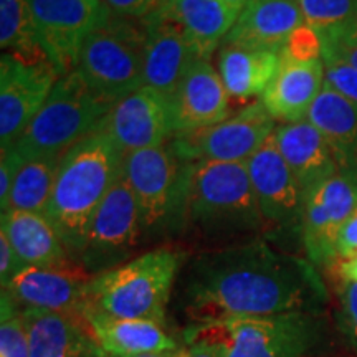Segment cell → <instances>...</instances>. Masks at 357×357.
Listing matches in <instances>:
<instances>
[{
	"label": "cell",
	"mask_w": 357,
	"mask_h": 357,
	"mask_svg": "<svg viewBox=\"0 0 357 357\" xmlns=\"http://www.w3.org/2000/svg\"><path fill=\"white\" fill-rule=\"evenodd\" d=\"M341 328L352 346L357 347V281L342 280L341 291Z\"/></svg>",
	"instance_id": "34"
},
{
	"label": "cell",
	"mask_w": 357,
	"mask_h": 357,
	"mask_svg": "<svg viewBox=\"0 0 357 357\" xmlns=\"http://www.w3.org/2000/svg\"><path fill=\"white\" fill-rule=\"evenodd\" d=\"M40 45L60 77L77 70L86 38L113 13L102 0H30Z\"/></svg>",
	"instance_id": "12"
},
{
	"label": "cell",
	"mask_w": 357,
	"mask_h": 357,
	"mask_svg": "<svg viewBox=\"0 0 357 357\" xmlns=\"http://www.w3.org/2000/svg\"><path fill=\"white\" fill-rule=\"evenodd\" d=\"M30 357H108L82 312L20 307Z\"/></svg>",
	"instance_id": "18"
},
{
	"label": "cell",
	"mask_w": 357,
	"mask_h": 357,
	"mask_svg": "<svg viewBox=\"0 0 357 357\" xmlns=\"http://www.w3.org/2000/svg\"><path fill=\"white\" fill-rule=\"evenodd\" d=\"M22 162H24V158L17 153L15 147H2V155H0V208H2V213L7 211L10 190Z\"/></svg>",
	"instance_id": "35"
},
{
	"label": "cell",
	"mask_w": 357,
	"mask_h": 357,
	"mask_svg": "<svg viewBox=\"0 0 357 357\" xmlns=\"http://www.w3.org/2000/svg\"><path fill=\"white\" fill-rule=\"evenodd\" d=\"M321 55H323L321 35L306 24L294 30L291 37L288 38L287 45H284L283 52H281V56L296 61L321 60Z\"/></svg>",
	"instance_id": "32"
},
{
	"label": "cell",
	"mask_w": 357,
	"mask_h": 357,
	"mask_svg": "<svg viewBox=\"0 0 357 357\" xmlns=\"http://www.w3.org/2000/svg\"><path fill=\"white\" fill-rule=\"evenodd\" d=\"M144 20L111 15L84 42L77 71L102 98L116 105L144 86Z\"/></svg>",
	"instance_id": "7"
},
{
	"label": "cell",
	"mask_w": 357,
	"mask_h": 357,
	"mask_svg": "<svg viewBox=\"0 0 357 357\" xmlns=\"http://www.w3.org/2000/svg\"><path fill=\"white\" fill-rule=\"evenodd\" d=\"M144 86L158 89L172 100L187 71L202 58L181 25L167 19L160 8L144 19Z\"/></svg>",
	"instance_id": "17"
},
{
	"label": "cell",
	"mask_w": 357,
	"mask_h": 357,
	"mask_svg": "<svg viewBox=\"0 0 357 357\" xmlns=\"http://www.w3.org/2000/svg\"><path fill=\"white\" fill-rule=\"evenodd\" d=\"M144 235L139 205L123 172L89 223L78 263L93 276L121 266L132 260Z\"/></svg>",
	"instance_id": "9"
},
{
	"label": "cell",
	"mask_w": 357,
	"mask_h": 357,
	"mask_svg": "<svg viewBox=\"0 0 357 357\" xmlns=\"http://www.w3.org/2000/svg\"><path fill=\"white\" fill-rule=\"evenodd\" d=\"M324 82L323 58L296 61L281 56V68L261 95V102L275 121H303L319 96Z\"/></svg>",
	"instance_id": "22"
},
{
	"label": "cell",
	"mask_w": 357,
	"mask_h": 357,
	"mask_svg": "<svg viewBox=\"0 0 357 357\" xmlns=\"http://www.w3.org/2000/svg\"><path fill=\"white\" fill-rule=\"evenodd\" d=\"M324 38L339 40V42H347V43H357V0H356L354 13H352L351 22H349V24H347L346 29L342 30L341 33L333 35V37H324Z\"/></svg>",
	"instance_id": "40"
},
{
	"label": "cell",
	"mask_w": 357,
	"mask_h": 357,
	"mask_svg": "<svg viewBox=\"0 0 357 357\" xmlns=\"http://www.w3.org/2000/svg\"><path fill=\"white\" fill-rule=\"evenodd\" d=\"M93 278L95 276L78 261L53 268L26 266L2 289L20 307L82 312Z\"/></svg>",
	"instance_id": "16"
},
{
	"label": "cell",
	"mask_w": 357,
	"mask_h": 357,
	"mask_svg": "<svg viewBox=\"0 0 357 357\" xmlns=\"http://www.w3.org/2000/svg\"><path fill=\"white\" fill-rule=\"evenodd\" d=\"M0 223V231L7 235L26 266L53 268L75 261L45 213L7 211Z\"/></svg>",
	"instance_id": "24"
},
{
	"label": "cell",
	"mask_w": 357,
	"mask_h": 357,
	"mask_svg": "<svg viewBox=\"0 0 357 357\" xmlns=\"http://www.w3.org/2000/svg\"><path fill=\"white\" fill-rule=\"evenodd\" d=\"M113 106L75 70L58 78L43 108L12 146L24 160L63 158L101 126Z\"/></svg>",
	"instance_id": "5"
},
{
	"label": "cell",
	"mask_w": 357,
	"mask_h": 357,
	"mask_svg": "<svg viewBox=\"0 0 357 357\" xmlns=\"http://www.w3.org/2000/svg\"><path fill=\"white\" fill-rule=\"evenodd\" d=\"M303 24L298 0H253L240 13L223 45L281 53Z\"/></svg>",
	"instance_id": "20"
},
{
	"label": "cell",
	"mask_w": 357,
	"mask_h": 357,
	"mask_svg": "<svg viewBox=\"0 0 357 357\" xmlns=\"http://www.w3.org/2000/svg\"><path fill=\"white\" fill-rule=\"evenodd\" d=\"M187 167L169 142L124 154V178L139 205L146 235L184 231Z\"/></svg>",
	"instance_id": "8"
},
{
	"label": "cell",
	"mask_w": 357,
	"mask_h": 357,
	"mask_svg": "<svg viewBox=\"0 0 357 357\" xmlns=\"http://www.w3.org/2000/svg\"><path fill=\"white\" fill-rule=\"evenodd\" d=\"M323 42V56H334L339 60L346 61L351 66L357 68V43H347V42H339V40H331L321 37Z\"/></svg>",
	"instance_id": "39"
},
{
	"label": "cell",
	"mask_w": 357,
	"mask_h": 357,
	"mask_svg": "<svg viewBox=\"0 0 357 357\" xmlns=\"http://www.w3.org/2000/svg\"><path fill=\"white\" fill-rule=\"evenodd\" d=\"M275 129V119L260 101L212 126L176 132L169 146L185 162H247Z\"/></svg>",
	"instance_id": "10"
},
{
	"label": "cell",
	"mask_w": 357,
	"mask_h": 357,
	"mask_svg": "<svg viewBox=\"0 0 357 357\" xmlns=\"http://www.w3.org/2000/svg\"><path fill=\"white\" fill-rule=\"evenodd\" d=\"M281 68V53L223 45L218 52V73L230 98L261 96Z\"/></svg>",
	"instance_id": "27"
},
{
	"label": "cell",
	"mask_w": 357,
	"mask_h": 357,
	"mask_svg": "<svg viewBox=\"0 0 357 357\" xmlns=\"http://www.w3.org/2000/svg\"><path fill=\"white\" fill-rule=\"evenodd\" d=\"M306 119L323 132L331 146L339 172L357 176V105L324 82Z\"/></svg>",
	"instance_id": "26"
},
{
	"label": "cell",
	"mask_w": 357,
	"mask_h": 357,
	"mask_svg": "<svg viewBox=\"0 0 357 357\" xmlns=\"http://www.w3.org/2000/svg\"><path fill=\"white\" fill-rule=\"evenodd\" d=\"M265 225L247 162H189L184 230L207 238L255 234Z\"/></svg>",
	"instance_id": "3"
},
{
	"label": "cell",
	"mask_w": 357,
	"mask_h": 357,
	"mask_svg": "<svg viewBox=\"0 0 357 357\" xmlns=\"http://www.w3.org/2000/svg\"><path fill=\"white\" fill-rule=\"evenodd\" d=\"M303 20L321 37L341 33L351 22L356 0H298Z\"/></svg>",
	"instance_id": "30"
},
{
	"label": "cell",
	"mask_w": 357,
	"mask_h": 357,
	"mask_svg": "<svg viewBox=\"0 0 357 357\" xmlns=\"http://www.w3.org/2000/svg\"><path fill=\"white\" fill-rule=\"evenodd\" d=\"M0 357H30L29 336L22 319V310L3 289L2 318H0Z\"/></svg>",
	"instance_id": "31"
},
{
	"label": "cell",
	"mask_w": 357,
	"mask_h": 357,
	"mask_svg": "<svg viewBox=\"0 0 357 357\" xmlns=\"http://www.w3.org/2000/svg\"><path fill=\"white\" fill-rule=\"evenodd\" d=\"M123 164L124 153L106 128V121L61 158L45 215L75 261H78L98 207L123 176Z\"/></svg>",
	"instance_id": "2"
},
{
	"label": "cell",
	"mask_w": 357,
	"mask_h": 357,
	"mask_svg": "<svg viewBox=\"0 0 357 357\" xmlns=\"http://www.w3.org/2000/svg\"><path fill=\"white\" fill-rule=\"evenodd\" d=\"M174 131H195L230 116V96L211 60H197L172 96ZM174 132V134H176Z\"/></svg>",
	"instance_id": "19"
},
{
	"label": "cell",
	"mask_w": 357,
	"mask_h": 357,
	"mask_svg": "<svg viewBox=\"0 0 357 357\" xmlns=\"http://www.w3.org/2000/svg\"><path fill=\"white\" fill-rule=\"evenodd\" d=\"M247 169L265 223L301 230L305 192L281 155L273 134L247 160Z\"/></svg>",
	"instance_id": "14"
},
{
	"label": "cell",
	"mask_w": 357,
	"mask_h": 357,
	"mask_svg": "<svg viewBox=\"0 0 357 357\" xmlns=\"http://www.w3.org/2000/svg\"><path fill=\"white\" fill-rule=\"evenodd\" d=\"M60 78L45 52L33 55L3 52L0 56V141L15 144L43 108Z\"/></svg>",
	"instance_id": "11"
},
{
	"label": "cell",
	"mask_w": 357,
	"mask_h": 357,
	"mask_svg": "<svg viewBox=\"0 0 357 357\" xmlns=\"http://www.w3.org/2000/svg\"><path fill=\"white\" fill-rule=\"evenodd\" d=\"M25 268V261L13 248L10 240L3 231H0V283H2V288H7L8 283Z\"/></svg>",
	"instance_id": "37"
},
{
	"label": "cell",
	"mask_w": 357,
	"mask_h": 357,
	"mask_svg": "<svg viewBox=\"0 0 357 357\" xmlns=\"http://www.w3.org/2000/svg\"><path fill=\"white\" fill-rule=\"evenodd\" d=\"M227 3H229V6L231 7V8H235L236 12L238 13H242V10L245 7H248L250 3L253 2V0H225Z\"/></svg>",
	"instance_id": "44"
},
{
	"label": "cell",
	"mask_w": 357,
	"mask_h": 357,
	"mask_svg": "<svg viewBox=\"0 0 357 357\" xmlns=\"http://www.w3.org/2000/svg\"><path fill=\"white\" fill-rule=\"evenodd\" d=\"M60 162L61 158L25 159L13 182L7 211L45 213L55 189Z\"/></svg>",
	"instance_id": "28"
},
{
	"label": "cell",
	"mask_w": 357,
	"mask_h": 357,
	"mask_svg": "<svg viewBox=\"0 0 357 357\" xmlns=\"http://www.w3.org/2000/svg\"><path fill=\"white\" fill-rule=\"evenodd\" d=\"M182 357H218L215 351L202 344H185L182 349Z\"/></svg>",
	"instance_id": "41"
},
{
	"label": "cell",
	"mask_w": 357,
	"mask_h": 357,
	"mask_svg": "<svg viewBox=\"0 0 357 357\" xmlns=\"http://www.w3.org/2000/svg\"><path fill=\"white\" fill-rule=\"evenodd\" d=\"M105 121L124 154L166 144L176 132L172 100L151 86L116 102Z\"/></svg>",
	"instance_id": "15"
},
{
	"label": "cell",
	"mask_w": 357,
	"mask_h": 357,
	"mask_svg": "<svg viewBox=\"0 0 357 357\" xmlns=\"http://www.w3.org/2000/svg\"><path fill=\"white\" fill-rule=\"evenodd\" d=\"M111 13L124 19L144 20L162 7L166 0H102Z\"/></svg>",
	"instance_id": "36"
},
{
	"label": "cell",
	"mask_w": 357,
	"mask_h": 357,
	"mask_svg": "<svg viewBox=\"0 0 357 357\" xmlns=\"http://www.w3.org/2000/svg\"><path fill=\"white\" fill-rule=\"evenodd\" d=\"M339 273H341L342 280L357 281V257L351 258V260H342L339 265Z\"/></svg>",
	"instance_id": "42"
},
{
	"label": "cell",
	"mask_w": 357,
	"mask_h": 357,
	"mask_svg": "<svg viewBox=\"0 0 357 357\" xmlns=\"http://www.w3.org/2000/svg\"><path fill=\"white\" fill-rule=\"evenodd\" d=\"M328 293L316 266L263 240L234 243L194 258L184 281L192 323L321 312Z\"/></svg>",
	"instance_id": "1"
},
{
	"label": "cell",
	"mask_w": 357,
	"mask_h": 357,
	"mask_svg": "<svg viewBox=\"0 0 357 357\" xmlns=\"http://www.w3.org/2000/svg\"><path fill=\"white\" fill-rule=\"evenodd\" d=\"M160 12L181 25L202 60H211L240 15L225 0H166Z\"/></svg>",
	"instance_id": "25"
},
{
	"label": "cell",
	"mask_w": 357,
	"mask_h": 357,
	"mask_svg": "<svg viewBox=\"0 0 357 357\" xmlns=\"http://www.w3.org/2000/svg\"><path fill=\"white\" fill-rule=\"evenodd\" d=\"M178 265L181 253L167 248L151 250L96 275L89 283L88 303L118 318L164 324Z\"/></svg>",
	"instance_id": "6"
},
{
	"label": "cell",
	"mask_w": 357,
	"mask_h": 357,
	"mask_svg": "<svg viewBox=\"0 0 357 357\" xmlns=\"http://www.w3.org/2000/svg\"><path fill=\"white\" fill-rule=\"evenodd\" d=\"M182 349H184V346H182L178 351H174V352H146V354H136V356H109V357H182Z\"/></svg>",
	"instance_id": "43"
},
{
	"label": "cell",
	"mask_w": 357,
	"mask_h": 357,
	"mask_svg": "<svg viewBox=\"0 0 357 357\" xmlns=\"http://www.w3.org/2000/svg\"><path fill=\"white\" fill-rule=\"evenodd\" d=\"M357 211V176L337 172L305 195L301 238L314 266L331 265L337 258V236Z\"/></svg>",
	"instance_id": "13"
},
{
	"label": "cell",
	"mask_w": 357,
	"mask_h": 357,
	"mask_svg": "<svg viewBox=\"0 0 357 357\" xmlns=\"http://www.w3.org/2000/svg\"><path fill=\"white\" fill-rule=\"evenodd\" d=\"M337 258L351 260L357 257V211L344 223L337 236Z\"/></svg>",
	"instance_id": "38"
},
{
	"label": "cell",
	"mask_w": 357,
	"mask_h": 357,
	"mask_svg": "<svg viewBox=\"0 0 357 357\" xmlns=\"http://www.w3.org/2000/svg\"><path fill=\"white\" fill-rule=\"evenodd\" d=\"M323 63L326 83L357 105V68L334 56H323Z\"/></svg>",
	"instance_id": "33"
},
{
	"label": "cell",
	"mask_w": 357,
	"mask_h": 357,
	"mask_svg": "<svg viewBox=\"0 0 357 357\" xmlns=\"http://www.w3.org/2000/svg\"><path fill=\"white\" fill-rule=\"evenodd\" d=\"M318 312L227 318L192 323L185 344H202L218 357H311L319 344Z\"/></svg>",
	"instance_id": "4"
},
{
	"label": "cell",
	"mask_w": 357,
	"mask_h": 357,
	"mask_svg": "<svg viewBox=\"0 0 357 357\" xmlns=\"http://www.w3.org/2000/svg\"><path fill=\"white\" fill-rule=\"evenodd\" d=\"M82 314L89 331L109 356H136L146 352H174L181 349L164 324L146 319H128L111 316L96 306H83Z\"/></svg>",
	"instance_id": "21"
},
{
	"label": "cell",
	"mask_w": 357,
	"mask_h": 357,
	"mask_svg": "<svg viewBox=\"0 0 357 357\" xmlns=\"http://www.w3.org/2000/svg\"><path fill=\"white\" fill-rule=\"evenodd\" d=\"M273 137L305 195L312 187L339 172L331 146L328 144L323 132L307 119L281 124L275 129Z\"/></svg>",
	"instance_id": "23"
},
{
	"label": "cell",
	"mask_w": 357,
	"mask_h": 357,
	"mask_svg": "<svg viewBox=\"0 0 357 357\" xmlns=\"http://www.w3.org/2000/svg\"><path fill=\"white\" fill-rule=\"evenodd\" d=\"M0 47L3 52L19 55L45 52L30 0H0Z\"/></svg>",
	"instance_id": "29"
}]
</instances>
